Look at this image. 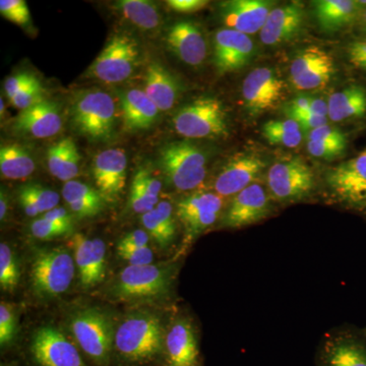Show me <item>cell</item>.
Returning a JSON list of instances; mask_svg holds the SVG:
<instances>
[{"label":"cell","mask_w":366,"mask_h":366,"mask_svg":"<svg viewBox=\"0 0 366 366\" xmlns=\"http://www.w3.org/2000/svg\"><path fill=\"white\" fill-rule=\"evenodd\" d=\"M165 336L162 320L158 315L136 312L125 317L117 327L114 348L124 360L144 365L163 352Z\"/></svg>","instance_id":"1"},{"label":"cell","mask_w":366,"mask_h":366,"mask_svg":"<svg viewBox=\"0 0 366 366\" xmlns=\"http://www.w3.org/2000/svg\"><path fill=\"white\" fill-rule=\"evenodd\" d=\"M71 120L76 132L89 141H110L117 129L114 99L98 89L79 92L71 102Z\"/></svg>","instance_id":"2"},{"label":"cell","mask_w":366,"mask_h":366,"mask_svg":"<svg viewBox=\"0 0 366 366\" xmlns=\"http://www.w3.org/2000/svg\"><path fill=\"white\" fill-rule=\"evenodd\" d=\"M174 264L129 266L118 274L110 289L119 300L153 301L169 296L174 285Z\"/></svg>","instance_id":"3"},{"label":"cell","mask_w":366,"mask_h":366,"mask_svg":"<svg viewBox=\"0 0 366 366\" xmlns=\"http://www.w3.org/2000/svg\"><path fill=\"white\" fill-rule=\"evenodd\" d=\"M74 255L64 247L36 250L31 264V285L41 300L59 297L66 292L74 280Z\"/></svg>","instance_id":"4"},{"label":"cell","mask_w":366,"mask_h":366,"mask_svg":"<svg viewBox=\"0 0 366 366\" xmlns=\"http://www.w3.org/2000/svg\"><path fill=\"white\" fill-rule=\"evenodd\" d=\"M324 184L330 203L366 217L365 154L327 170L325 174Z\"/></svg>","instance_id":"5"},{"label":"cell","mask_w":366,"mask_h":366,"mask_svg":"<svg viewBox=\"0 0 366 366\" xmlns=\"http://www.w3.org/2000/svg\"><path fill=\"white\" fill-rule=\"evenodd\" d=\"M266 184L274 203L281 204L308 201L317 190L314 170L298 157L274 163L267 172Z\"/></svg>","instance_id":"6"},{"label":"cell","mask_w":366,"mask_h":366,"mask_svg":"<svg viewBox=\"0 0 366 366\" xmlns=\"http://www.w3.org/2000/svg\"><path fill=\"white\" fill-rule=\"evenodd\" d=\"M159 163L174 189L189 192L197 189L207 177V156L189 141L166 144L159 152Z\"/></svg>","instance_id":"7"},{"label":"cell","mask_w":366,"mask_h":366,"mask_svg":"<svg viewBox=\"0 0 366 366\" xmlns=\"http://www.w3.org/2000/svg\"><path fill=\"white\" fill-rule=\"evenodd\" d=\"M71 330L76 343L94 362L101 366L109 363L117 333L109 315L99 308H84L71 317Z\"/></svg>","instance_id":"8"},{"label":"cell","mask_w":366,"mask_h":366,"mask_svg":"<svg viewBox=\"0 0 366 366\" xmlns=\"http://www.w3.org/2000/svg\"><path fill=\"white\" fill-rule=\"evenodd\" d=\"M173 127L187 139H209L228 134L227 112L219 99L201 97L183 106L173 117Z\"/></svg>","instance_id":"9"},{"label":"cell","mask_w":366,"mask_h":366,"mask_svg":"<svg viewBox=\"0 0 366 366\" xmlns=\"http://www.w3.org/2000/svg\"><path fill=\"white\" fill-rule=\"evenodd\" d=\"M139 43L125 33L113 35L86 71L88 79L118 84L131 78L139 64Z\"/></svg>","instance_id":"10"},{"label":"cell","mask_w":366,"mask_h":366,"mask_svg":"<svg viewBox=\"0 0 366 366\" xmlns=\"http://www.w3.org/2000/svg\"><path fill=\"white\" fill-rule=\"evenodd\" d=\"M315 366H366L365 330L349 324L329 330L317 346Z\"/></svg>","instance_id":"11"},{"label":"cell","mask_w":366,"mask_h":366,"mask_svg":"<svg viewBox=\"0 0 366 366\" xmlns=\"http://www.w3.org/2000/svg\"><path fill=\"white\" fill-rule=\"evenodd\" d=\"M223 199L215 192H197L178 202L177 215L184 228L187 244L215 225L222 214Z\"/></svg>","instance_id":"12"},{"label":"cell","mask_w":366,"mask_h":366,"mask_svg":"<svg viewBox=\"0 0 366 366\" xmlns=\"http://www.w3.org/2000/svg\"><path fill=\"white\" fill-rule=\"evenodd\" d=\"M273 212L274 201L267 187L254 182L232 197L220 225L227 229L249 227L266 220Z\"/></svg>","instance_id":"13"},{"label":"cell","mask_w":366,"mask_h":366,"mask_svg":"<svg viewBox=\"0 0 366 366\" xmlns=\"http://www.w3.org/2000/svg\"><path fill=\"white\" fill-rule=\"evenodd\" d=\"M285 96V81L269 67H257L243 81V101L250 114L259 115L274 110Z\"/></svg>","instance_id":"14"},{"label":"cell","mask_w":366,"mask_h":366,"mask_svg":"<svg viewBox=\"0 0 366 366\" xmlns=\"http://www.w3.org/2000/svg\"><path fill=\"white\" fill-rule=\"evenodd\" d=\"M335 74L333 57L319 46L301 50L290 66L291 81L297 90L324 88Z\"/></svg>","instance_id":"15"},{"label":"cell","mask_w":366,"mask_h":366,"mask_svg":"<svg viewBox=\"0 0 366 366\" xmlns=\"http://www.w3.org/2000/svg\"><path fill=\"white\" fill-rule=\"evenodd\" d=\"M31 353L39 366H86L76 347L56 327L36 330Z\"/></svg>","instance_id":"16"},{"label":"cell","mask_w":366,"mask_h":366,"mask_svg":"<svg viewBox=\"0 0 366 366\" xmlns=\"http://www.w3.org/2000/svg\"><path fill=\"white\" fill-rule=\"evenodd\" d=\"M127 169V157L122 149H108L94 158L92 166L94 180L106 203H117L124 194Z\"/></svg>","instance_id":"17"},{"label":"cell","mask_w":366,"mask_h":366,"mask_svg":"<svg viewBox=\"0 0 366 366\" xmlns=\"http://www.w3.org/2000/svg\"><path fill=\"white\" fill-rule=\"evenodd\" d=\"M267 163L254 154H240L228 161L214 180V192L222 197H234L259 182Z\"/></svg>","instance_id":"18"},{"label":"cell","mask_w":366,"mask_h":366,"mask_svg":"<svg viewBox=\"0 0 366 366\" xmlns=\"http://www.w3.org/2000/svg\"><path fill=\"white\" fill-rule=\"evenodd\" d=\"M71 249L84 289L96 287L106 277V245L100 238H89L81 233L72 236Z\"/></svg>","instance_id":"19"},{"label":"cell","mask_w":366,"mask_h":366,"mask_svg":"<svg viewBox=\"0 0 366 366\" xmlns=\"http://www.w3.org/2000/svg\"><path fill=\"white\" fill-rule=\"evenodd\" d=\"M254 54V41L249 35L227 28L215 34L213 61L219 74L242 69L249 64Z\"/></svg>","instance_id":"20"},{"label":"cell","mask_w":366,"mask_h":366,"mask_svg":"<svg viewBox=\"0 0 366 366\" xmlns=\"http://www.w3.org/2000/svg\"><path fill=\"white\" fill-rule=\"evenodd\" d=\"M273 2L264 0H230L220 4V18L227 29L252 35L261 32Z\"/></svg>","instance_id":"21"},{"label":"cell","mask_w":366,"mask_h":366,"mask_svg":"<svg viewBox=\"0 0 366 366\" xmlns=\"http://www.w3.org/2000/svg\"><path fill=\"white\" fill-rule=\"evenodd\" d=\"M166 46L178 59L190 66H199L208 53L203 31L194 21H182L170 26L165 36Z\"/></svg>","instance_id":"22"},{"label":"cell","mask_w":366,"mask_h":366,"mask_svg":"<svg viewBox=\"0 0 366 366\" xmlns=\"http://www.w3.org/2000/svg\"><path fill=\"white\" fill-rule=\"evenodd\" d=\"M164 350L167 366L199 365V341L192 320L184 317L173 320L166 333Z\"/></svg>","instance_id":"23"},{"label":"cell","mask_w":366,"mask_h":366,"mask_svg":"<svg viewBox=\"0 0 366 366\" xmlns=\"http://www.w3.org/2000/svg\"><path fill=\"white\" fill-rule=\"evenodd\" d=\"M305 19V9L300 2H290L276 7L269 13L259 32V38L264 45L283 44L300 34Z\"/></svg>","instance_id":"24"},{"label":"cell","mask_w":366,"mask_h":366,"mask_svg":"<svg viewBox=\"0 0 366 366\" xmlns=\"http://www.w3.org/2000/svg\"><path fill=\"white\" fill-rule=\"evenodd\" d=\"M64 120L59 106L52 100L42 102L23 110L16 118L14 131L35 139H47L61 131Z\"/></svg>","instance_id":"25"},{"label":"cell","mask_w":366,"mask_h":366,"mask_svg":"<svg viewBox=\"0 0 366 366\" xmlns=\"http://www.w3.org/2000/svg\"><path fill=\"white\" fill-rule=\"evenodd\" d=\"M120 104L125 131H146L157 122L160 110L144 91L132 89L124 92Z\"/></svg>","instance_id":"26"},{"label":"cell","mask_w":366,"mask_h":366,"mask_svg":"<svg viewBox=\"0 0 366 366\" xmlns=\"http://www.w3.org/2000/svg\"><path fill=\"white\" fill-rule=\"evenodd\" d=\"M144 92L160 112H168L177 104L180 85L165 66L155 61L147 67Z\"/></svg>","instance_id":"27"},{"label":"cell","mask_w":366,"mask_h":366,"mask_svg":"<svg viewBox=\"0 0 366 366\" xmlns=\"http://www.w3.org/2000/svg\"><path fill=\"white\" fill-rule=\"evenodd\" d=\"M62 197L72 215L78 219L93 218L105 208V199L98 189L78 180L64 183Z\"/></svg>","instance_id":"28"},{"label":"cell","mask_w":366,"mask_h":366,"mask_svg":"<svg viewBox=\"0 0 366 366\" xmlns=\"http://www.w3.org/2000/svg\"><path fill=\"white\" fill-rule=\"evenodd\" d=\"M81 154L71 137H64L47 151V166L50 174L67 182L79 177L81 170Z\"/></svg>","instance_id":"29"},{"label":"cell","mask_w":366,"mask_h":366,"mask_svg":"<svg viewBox=\"0 0 366 366\" xmlns=\"http://www.w3.org/2000/svg\"><path fill=\"white\" fill-rule=\"evenodd\" d=\"M314 6L320 29L326 32H336L355 21L361 4L352 0H319L314 2Z\"/></svg>","instance_id":"30"},{"label":"cell","mask_w":366,"mask_h":366,"mask_svg":"<svg viewBox=\"0 0 366 366\" xmlns=\"http://www.w3.org/2000/svg\"><path fill=\"white\" fill-rule=\"evenodd\" d=\"M327 107V118L333 122L365 117L366 90L360 85L347 86L330 96Z\"/></svg>","instance_id":"31"},{"label":"cell","mask_w":366,"mask_h":366,"mask_svg":"<svg viewBox=\"0 0 366 366\" xmlns=\"http://www.w3.org/2000/svg\"><path fill=\"white\" fill-rule=\"evenodd\" d=\"M141 222L161 249H167L174 242L177 224L169 202H160L152 211L141 216Z\"/></svg>","instance_id":"32"},{"label":"cell","mask_w":366,"mask_h":366,"mask_svg":"<svg viewBox=\"0 0 366 366\" xmlns=\"http://www.w3.org/2000/svg\"><path fill=\"white\" fill-rule=\"evenodd\" d=\"M36 169L32 154L19 144H2L0 148V172L6 179H25Z\"/></svg>","instance_id":"33"},{"label":"cell","mask_w":366,"mask_h":366,"mask_svg":"<svg viewBox=\"0 0 366 366\" xmlns=\"http://www.w3.org/2000/svg\"><path fill=\"white\" fill-rule=\"evenodd\" d=\"M18 199L26 216L37 217L57 208L60 197L39 183H28L18 189Z\"/></svg>","instance_id":"34"},{"label":"cell","mask_w":366,"mask_h":366,"mask_svg":"<svg viewBox=\"0 0 366 366\" xmlns=\"http://www.w3.org/2000/svg\"><path fill=\"white\" fill-rule=\"evenodd\" d=\"M117 7L127 21L142 30L151 31L161 24L158 7L147 0H122Z\"/></svg>","instance_id":"35"},{"label":"cell","mask_w":366,"mask_h":366,"mask_svg":"<svg viewBox=\"0 0 366 366\" xmlns=\"http://www.w3.org/2000/svg\"><path fill=\"white\" fill-rule=\"evenodd\" d=\"M300 124L295 119L271 120L262 127V136L274 146L296 148L302 142Z\"/></svg>","instance_id":"36"},{"label":"cell","mask_w":366,"mask_h":366,"mask_svg":"<svg viewBox=\"0 0 366 366\" xmlns=\"http://www.w3.org/2000/svg\"><path fill=\"white\" fill-rule=\"evenodd\" d=\"M20 280L18 259L6 243L0 244V286L4 291H14Z\"/></svg>","instance_id":"37"},{"label":"cell","mask_w":366,"mask_h":366,"mask_svg":"<svg viewBox=\"0 0 366 366\" xmlns=\"http://www.w3.org/2000/svg\"><path fill=\"white\" fill-rule=\"evenodd\" d=\"M31 234L37 239L48 240L71 234L74 226L64 225V224L54 222L46 219L45 217L35 219L31 224Z\"/></svg>","instance_id":"38"},{"label":"cell","mask_w":366,"mask_h":366,"mask_svg":"<svg viewBox=\"0 0 366 366\" xmlns=\"http://www.w3.org/2000/svg\"><path fill=\"white\" fill-rule=\"evenodd\" d=\"M0 14L4 19L25 26L31 23V13L25 0H1Z\"/></svg>","instance_id":"39"},{"label":"cell","mask_w":366,"mask_h":366,"mask_svg":"<svg viewBox=\"0 0 366 366\" xmlns=\"http://www.w3.org/2000/svg\"><path fill=\"white\" fill-rule=\"evenodd\" d=\"M16 315L9 303H0V345L6 347L13 343L18 332Z\"/></svg>","instance_id":"40"},{"label":"cell","mask_w":366,"mask_h":366,"mask_svg":"<svg viewBox=\"0 0 366 366\" xmlns=\"http://www.w3.org/2000/svg\"><path fill=\"white\" fill-rule=\"evenodd\" d=\"M348 141L320 142L308 141L307 151L312 157L332 160L345 153Z\"/></svg>","instance_id":"41"},{"label":"cell","mask_w":366,"mask_h":366,"mask_svg":"<svg viewBox=\"0 0 366 366\" xmlns=\"http://www.w3.org/2000/svg\"><path fill=\"white\" fill-rule=\"evenodd\" d=\"M44 94V89H43L42 85H41L39 79H37V81H34L31 85L26 86L18 95L11 98L9 102H11L14 107L23 112V110L33 107V106L37 105L38 103L45 100Z\"/></svg>","instance_id":"42"},{"label":"cell","mask_w":366,"mask_h":366,"mask_svg":"<svg viewBox=\"0 0 366 366\" xmlns=\"http://www.w3.org/2000/svg\"><path fill=\"white\" fill-rule=\"evenodd\" d=\"M117 254L120 259L129 262V266H147L153 264L154 261L153 250L150 247H117Z\"/></svg>","instance_id":"43"},{"label":"cell","mask_w":366,"mask_h":366,"mask_svg":"<svg viewBox=\"0 0 366 366\" xmlns=\"http://www.w3.org/2000/svg\"><path fill=\"white\" fill-rule=\"evenodd\" d=\"M132 185L159 203V196L162 190V183L153 177L149 171L139 169L134 175Z\"/></svg>","instance_id":"44"},{"label":"cell","mask_w":366,"mask_h":366,"mask_svg":"<svg viewBox=\"0 0 366 366\" xmlns=\"http://www.w3.org/2000/svg\"><path fill=\"white\" fill-rule=\"evenodd\" d=\"M37 79L35 76L29 72H20V74L9 76L4 81V91H6L7 98L11 100V98L23 91L26 86L31 85Z\"/></svg>","instance_id":"45"},{"label":"cell","mask_w":366,"mask_h":366,"mask_svg":"<svg viewBox=\"0 0 366 366\" xmlns=\"http://www.w3.org/2000/svg\"><path fill=\"white\" fill-rule=\"evenodd\" d=\"M288 117L295 119L300 124L303 131H312L317 127H324L327 124V117H317L310 112H288Z\"/></svg>","instance_id":"46"},{"label":"cell","mask_w":366,"mask_h":366,"mask_svg":"<svg viewBox=\"0 0 366 366\" xmlns=\"http://www.w3.org/2000/svg\"><path fill=\"white\" fill-rule=\"evenodd\" d=\"M308 141L343 142L347 137L341 129L326 124L308 132Z\"/></svg>","instance_id":"47"},{"label":"cell","mask_w":366,"mask_h":366,"mask_svg":"<svg viewBox=\"0 0 366 366\" xmlns=\"http://www.w3.org/2000/svg\"><path fill=\"white\" fill-rule=\"evenodd\" d=\"M348 59L354 66L366 71V39L355 41L349 45Z\"/></svg>","instance_id":"48"},{"label":"cell","mask_w":366,"mask_h":366,"mask_svg":"<svg viewBox=\"0 0 366 366\" xmlns=\"http://www.w3.org/2000/svg\"><path fill=\"white\" fill-rule=\"evenodd\" d=\"M168 6L179 14H194L208 4L206 0H169Z\"/></svg>","instance_id":"49"},{"label":"cell","mask_w":366,"mask_h":366,"mask_svg":"<svg viewBox=\"0 0 366 366\" xmlns=\"http://www.w3.org/2000/svg\"><path fill=\"white\" fill-rule=\"evenodd\" d=\"M117 247H149V234L146 230L132 231L129 234L124 236L119 242Z\"/></svg>","instance_id":"50"},{"label":"cell","mask_w":366,"mask_h":366,"mask_svg":"<svg viewBox=\"0 0 366 366\" xmlns=\"http://www.w3.org/2000/svg\"><path fill=\"white\" fill-rule=\"evenodd\" d=\"M43 217L54 222L64 224V225L74 226V215L61 207L51 209L45 213Z\"/></svg>","instance_id":"51"},{"label":"cell","mask_w":366,"mask_h":366,"mask_svg":"<svg viewBox=\"0 0 366 366\" xmlns=\"http://www.w3.org/2000/svg\"><path fill=\"white\" fill-rule=\"evenodd\" d=\"M310 103H312V98L307 97V96H300V97H296L291 101L290 104L286 107L285 112H310Z\"/></svg>","instance_id":"52"},{"label":"cell","mask_w":366,"mask_h":366,"mask_svg":"<svg viewBox=\"0 0 366 366\" xmlns=\"http://www.w3.org/2000/svg\"><path fill=\"white\" fill-rule=\"evenodd\" d=\"M310 112L317 115V117H327V112H329L327 102L322 100V99L312 98Z\"/></svg>","instance_id":"53"},{"label":"cell","mask_w":366,"mask_h":366,"mask_svg":"<svg viewBox=\"0 0 366 366\" xmlns=\"http://www.w3.org/2000/svg\"><path fill=\"white\" fill-rule=\"evenodd\" d=\"M7 212H9V197H7L6 192L1 189V194H0V220L1 222L6 220Z\"/></svg>","instance_id":"54"},{"label":"cell","mask_w":366,"mask_h":366,"mask_svg":"<svg viewBox=\"0 0 366 366\" xmlns=\"http://www.w3.org/2000/svg\"><path fill=\"white\" fill-rule=\"evenodd\" d=\"M0 108H1V110H0V112H1V118H4V113L6 112V106H4V100H0Z\"/></svg>","instance_id":"55"},{"label":"cell","mask_w":366,"mask_h":366,"mask_svg":"<svg viewBox=\"0 0 366 366\" xmlns=\"http://www.w3.org/2000/svg\"><path fill=\"white\" fill-rule=\"evenodd\" d=\"M363 26H365V30L366 31V9L365 13H363Z\"/></svg>","instance_id":"56"},{"label":"cell","mask_w":366,"mask_h":366,"mask_svg":"<svg viewBox=\"0 0 366 366\" xmlns=\"http://www.w3.org/2000/svg\"><path fill=\"white\" fill-rule=\"evenodd\" d=\"M362 154H365V155H366V149H365V152H363Z\"/></svg>","instance_id":"57"},{"label":"cell","mask_w":366,"mask_h":366,"mask_svg":"<svg viewBox=\"0 0 366 366\" xmlns=\"http://www.w3.org/2000/svg\"><path fill=\"white\" fill-rule=\"evenodd\" d=\"M363 330H365V334H366V327H365V329H363Z\"/></svg>","instance_id":"58"}]
</instances>
